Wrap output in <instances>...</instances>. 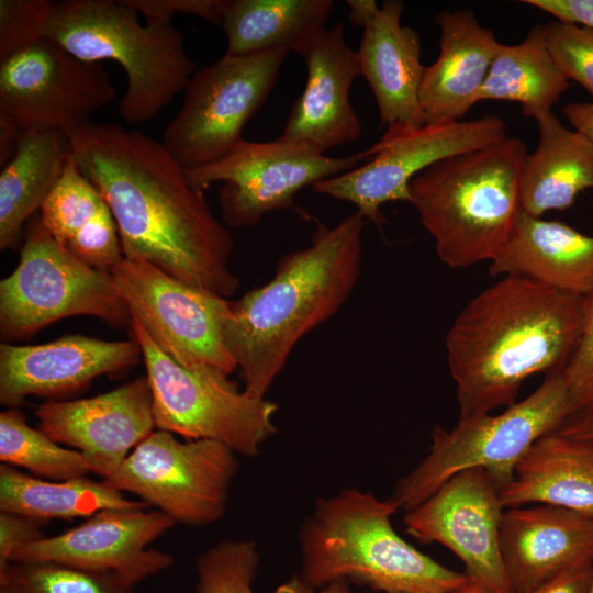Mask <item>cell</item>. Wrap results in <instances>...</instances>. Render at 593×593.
<instances>
[{"instance_id": "d6a6232c", "label": "cell", "mask_w": 593, "mask_h": 593, "mask_svg": "<svg viewBox=\"0 0 593 593\" xmlns=\"http://www.w3.org/2000/svg\"><path fill=\"white\" fill-rule=\"evenodd\" d=\"M124 577L109 571L38 561L0 569V593H136Z\"/></svg>"}, {"instance_id": "4316f807", "label": "cell", "mask_w": 593, "mask_h": 593, "mask_svg": "<svg viewBox=\"0 0 593 593\" xmlns=\"http://www.w3.org/2000/svg\"><path fill=\"white\" fill-rule=\"evenodd\" d=\"M535 120L539 142L525 159L522 211L540 217L570 208L580 192L593 190V142L566 127L552 111Z\"/></svg>"}, {"instance_id": "d6986e66", "label": "cell", "mask_w": 593, "mask_h": 593, "mask_svg": "<svg viewBox=\"0 0 593 593\" xmlns=\"http://www.w3.org/2000/svg\"><path fill=\"white\" fill-rule=\"evenodd\" d=\"M142 351L128 340L67 335L41 345L0 344V403L9 407L27 396H57L87 385L94 378L133 367Z\"/></svg>"}, {"instance_id": "f1b7e54d", "label": "cell", "mask_w": 593, "mask_h": 593, "mask_svg": "<svg viewBox=\"0 0 593 593\" xmlns=\"http://www.w3.org/2000/svg\"><path fill=\"white\" fill-rule=\"evenodd\" d=\"M72 153L59 130L25 132L0 172V249L15 247L24 223L42 208Z\"/></svg>"}, {"instance_id": "6da1fadb", "label": "cell", "mask_w": 593, "mask_h": 593, "mask_svg": "<svg viewBox=\"0 0 593 593\" xmlns=\"http://www.w3.org/2000/svg\"><path fill=\"white\" fill-rule=\"evenodd\" d=\"M66 134L80 171L113 214L125 258L225 299L236 292L233 236L163 143L91 121Z\"/></svg>"}, {"instance_id": "9a60e30c", "label": "cell", "mask_w": 593, "mask_h": 593, "mask_svg": "<svg viewBox=\"0 0 593 593\" xmlns=\"http://www.w3.org/2000/svg\"><path fill=\"white\" fill-rule=\"evenodd\" d=\"M506 124L497 115L425 124L391 137H381L362 152L368 163L328 178L312 189L353 203L366 220L379 227L387 202H410L414 177L445 158L479 149L505 138Z\"/></svg>"}, {"instance_id": "ee69618b", "label": "cell", "mask_w": 593, "mask_h": 593, "mask_svg": "<svg viewBox=\"0 0 593 593\" xmlns=\"http://www.w3.org/2000/svg\"><path fill=\"white\" fill-rule=\"evenodd\" d=\"M557 433L593 443V411L572 414Z\"/></svg>"}, {"instance_id": "7dc6e473", "label": "cell", "mask_w": 593, "mask_h": 593, "mask_svg": "<svg viewBox=\"0 0 593 593\" xmlns=\"http://www.w3.org/2000/svg\"><path fill=\"white\" fill-rule=\"evenodd\" d=\"M449 593H496L468 577V580L459 588Z\"/></svg>"}, {"instance_id": "f6af8a7d", "label": "cell", "mask_w": 593, "mask_h": 593, "mask_svg": "<svg viewBox=\"0 0 593 593\" xmlns=\"http://www.w3.org/2000/svg\"><path fill=\"white\" fill-rule=\"evenodd\" d=\"M275 593H353L346 582H333L320 591L306 584L299 574L293 575L289 581L279 585Z\"/></svg>"}, {"instance_id": "3957f363", "label": "cell", "mask_w": 593, "mask_h": 593, "mask_svg": "<svg viewBox=\"0 0 593 593\" xmlns=\"http://www.w3.org/2000/svg\"><path fill=\"white\" fill-rule=\"evenodd\" d=\"M365 222L356 210L333 227L317 224L310 245L283 255L268 283L232 302L224 338L246 394L264 399L300 338L349 298L360 275Z\"/></svg>"}, {"instance_id": "7a4b0ae2", "label": "cell", "mask_w": 593, "mask_h": 593, "mask_svg": "<svg viewBox=\"0 0 593 593\" xmlns=\"http://www.w3.org/2000/svg\"><path fill=\"white\" fill-rule=\"evenodd\" d=\"M585 299L521 276L472 298L445 337L459 417L511 406L526 379L562 371L582 334Z\"/></svg>"}, {"instance_id": "8fae6325", "label": "cell", "mask_w": 593, "mask_h": 593, "mask_svg": "<svg viewBox=\"0 0 593 593\" xmlns=\"http://www.w3.org/2000/svg\"><path fill=\"white\" fill-rule=\"evenodd\" d=\"M110 272L131 318L167 356L191 370L228 376L237 369L224 338L232 302L145 260L123 257Z\"/></svg>"}, {"instance_id": "8d00e7d4", "label": "cell", "mask_w": 593, "mask_h": 593, "mask_svg": "<svg viewBox=\"0 0 593 593\" xmlns=\"http://www.w3.org/2000/svg\"><path fill=\"white\" fill-rule=\"evenodd\" d=\"M560 372L568 387L572 414L593 411V294L585 299L579 344Z\"/></svg>"}, {"instance_id": "5bb4252c", "label": "cell", "mask_w": 593, "mask_h": 593, "mask_svg": "<svg viewBox=\"0 0 593 593\" xmlns=\"http://www.w3.org/2000/svg\"><path fill=\"white\" fill-rule=\"evenodd\" d=\"M115 97L100 63L79 59L47 37L0 58V113L24 133H67Z\"/></svg>"}, {"instance_id": "484cf974", "label": "cell", "mask_w": 593, "mask_h": 593, "mask_svg": "<svg viewBox=\"0 0 593 593\" xmlns=\"http://www.w3.org/2000/svg\"><path fill=\"white\" fill-rule=\"evenodd\" d=\"M38 216L48 233L83 262L108 269L121 259L113 214L98 188L80 171L72 153Z\"/></svg>"}, {"instance_id": "8992f818", "label": "cell", "mask_w": 593, "mask_h": 593, "mask_svg": "<svg viewBox=\"0 0 593 593\" xmlns=\"http://www.w3.org/2000/svg\"><path fill=\"white\" fill-rule=\"evenodd\" d=\"M45 37L79 59L123 67L127 85L119 112L128 124L154 118L198 70L172 22L142 25L125 0L54 2Z\"/></svg>"}, {"instance_id": "4fadbf2b", "label": "cell", "mask_w": 593, "mask_h": 593, "mask_svg": "<svg viewBox=\"0 0 593 593\" xmlns=\"http://www.w3.org/2000/svg\"><path fill=\"white\" fill-rule=\"evenodd\" d=\"M363 159L362 153L326 156L280 137L271 142L243 139L225 157L186 170V175L200 191L223 182L219 190L222 219L225 225L240 228L257 224L269 212L292 208L300 190L349 171Z\"/></svg>"}, {"instance_id": "7c38bea8", "label": "cell", "mask_w": 593, "mask_h": 593, "mask_svg": "<svg viewBox=\"0 0 593 593\" xmlns=\"http://www.w3.org/2000/svg\"><path fill=\"white\" fill-rule=\"evenodd\" d=\"M237 468L235 451L225 444L180 441L172 433L157 429L104 481L137 495L175 523L203 526L223 516Z\"/></svg>"}, {"instance_id": "44dd1931", "label": "cell", "mask_w": 593, "mask_h": 593, "mask_svg": "<svg viewBox=\"0 0 593 593\" xmlns=\"http://www.w3.org/2000/svg\"><path fill=\"white\" fill-rule=\"evenodd\" d=\"M500 549L513 593H532L561 572L593 564V516L538 504L505 508Z\"/></svg>"}, {"instance_id": "7402d4cb", "label": "cell", "mask_w": 593, "mask_h": 593, "mask_svg": "<svg viewBox=\"0 0 593 593\" xmlns=\"http://www.w3.org/2000/svg\"><path fill=\"white\" fill-rule=\"evenodd\" d=\"M404 4L387 0L365 24L357 49L361 76L370 86L387 126L383 137L426 124L419 103L425 71L416 31L401 24Z\"/></svg>"}, {"instance_id": "ac0fdd59", "label": "cell", "mask_w": 593, "mask_h": 593, "mask_svg": "<svg viewBox=\"0 0 593 593\" xmlns=\"http://www.w3.org/2000/svg\"><path fill=\"white\" fill-rule=\"evenodd\" d=\"M35 415L38 429L80 451L90 471L104 480L156 429L147 377L92 398L48 401Z\"/></svg>"}, {"instance_id": "ab89813d", "label": "cell", "mask_w": 593, "mask_h": 593, "mask_svg": "<svg viewBox=\"0 0 593 593\" xmlns=\"http://www.w3.org/2000/svg\"><path fill=\"white\" fill-rule=\"evenodd\" d=\"M556 20L593 27V0H526Z\"/></svg>"}, {"instance_id": "d590c367", "label": "cell", "mask_w": 593, "mask_h": 593, "mask_svg": "<svg viewBox=\"0 0 593 593\" xmlns=\"http://www.w3.org/2000/svg\"><path fill=\"white\" fill-rule=\"evenodd\" d=\"M54 1H0V58L45 37Z\"/></svg>"}, {"instance_id": "1f68e13d", "label": "cell", "mask_w": 593, "mask_h": 593, "mask_svg": "<svg viewBox=\"0 0 593 593\" xmlns=\"http://www.w3.org/2000/svg\"><path fill=\"white\" fill-rule=\"evenodd\" d=\"M0 460L52 481L83 478L90 471L80 451L61 447L41 429L31 427L15 407L0 413Z\"/></svg>"}, {"instance_id": "bcb514c9", "label": "cell", "mask_w": 593, "mask_h": 593, "mask_svg": "<svg viewBox=\"0 0 593 593\" xmlns=\"http://www.w3.org/2000/svg\"><path fill=\"white\" fill-rule=\"evenodd\" d=\"M346 3L349 8V21L360 27H363L379 9L373 0H348Z\"/></svg>"}, {"instance_id": "30bf717a", "label": "cell", "mask_w": 593, "mask_h": 593, "mask_svg": "<svg viewBox=\"0 0 593 593\" xmlns=\"http://www.w3.org/2000/svg\"><path fill=\"white\" fill-rule=\"evenodd\" d=\"M289 52L227 55L197 70L163 145L186 170L220 160L244 138L242 131L273 90Z\"/></svg>"}, {"instance_id": "d4e9b609", "label": "cell", "mask_w": 593, "mask_h": 593, "mask_svg": "<svg viewBox=\"0 0 593 593\" xmlns=\"http://www.w3.org/2000/svg\"><path fill=\"white\" fill-rule=\"evenodd\" d=\"M500 495L504 508L533 503L593 516V443L557 432L540 437Z\"/></svg>"}, {"instance_id": "836d02e7", "label": "cell", "mask_w": 593, "mask_h": 593, "mask_svg": "<svg viewBox=\"0 0 593 593\" xmlns=\"http://www.w3.org/2000/svg\"><path fill=\"white\" fill-rule=\"evenodd\" d=\"M258 564L254 541L223 540L197 559V593H255L253 581Z\"/></svg>"}, {"instance_id": "52a82bcc", "label": "cell", "mask_w": 593, "mask_h": 593, "mask_svg": "<svg viewBox=\"0 0 593 593\" xmlns=\"http://www.w3.org/2000/svg\"><path fill=\"white\" fill-rule=\"evenodd\" d=\"M571 415L568 387L557 372L500 414L459 417L449 430L436 426L428 455L398 482L392 500L411 511L451 477L475 468L485 470L502 490L529 447Z\"/></svg>"}, {"instance_id": "4dcf8cb0", "label": "cell", "mask_w": 593, "mask_h": 593, "mask_svg": "<svg viewBox=\"0 0 593 593\" xmlns=\"http://www.w3.org/2000/svg\"><path fill=\"white\" fill-rule=\"evenodd\" d=\"M568 88L548 51L542 25H535L521 43L502 45L475 101L517 102L526 116L535 119L550 112Z\"/></svg>"}, {"instance_id": "cb8c5ba5", "label": "cell", "mask_w": 593, "mask_h": 593, "mask_svg": "<svg viewBox=\"0 0 593 593\" xmlns=\"http://www.w3.org/2000/svg\"><path fill=\"white\" fill-rule=\"evenodd\" d=\"M492 276H521L557 291L588 298L593 294V236L559 221L521 212Z\"/></svg>"}, {"instance_id": "ffe728a7", "label": "cell", "mask_w": 593, "mask_h": 593, "mask_svg": "<svg viewBox=\"0 0 593 593\" xmlns=\"http://www.w3.org/2000/svg\"><path fill=\"white\" fill-rule=\"evenodd\" d=\"M301 56L307 72L305 87L280 138L322 154L359 139L362 126L349 92L361 71L357 49L345 41L344 24L323 29Z\"/></svg>"}, {"instance_id": "b9f144b4", "label": "cell", "mask_w": 593, "mask_h": 593, "mask_svg": "<svg viewBox=\"0 0 593 593\" xmlns=\"http://www.w3.org/2000/svg\"><path fill=\"white\" fill-rule=\"evenodd\" d=\"M562 112L575 131L593 142V101L568 103Z\"/></svg>"}, {"instance_id": "9c48e42d", "label": "cell", "mask_w": 593, "mask_h": 593, "mask_svg": "<svg viewBox=\"0 0 593 593\" xmlns=\"http://www.w3.org/2000/svg\"><path fill=\"white\" fill-rule=\"evenodd\" d=\"M153 398L156 429L186 439H211L251 457L276 433L278 405L238 391L228 376L191 370L161 351L139 323L131 318Z\"/></svg>"}, {"instance_id": "c3c4849f", "label": "cell", "mask_w": 593, "mask_h": 593, "mask_svg": "<svg viewBox=\"0 0 593 593\" xmlns=\"http://www.w3.org/2000/svg\"><path fill=\"white\" fill-rule=\"evenodd\" d=\"M588 593H593V577Z\"/></svg>"}, {"instance_id": "7bdbcfd3", "label": "cell", "mask_w": 593, "mask_h": 593, "mask_svg": "<svg viewBox=\"0 0 593 593\" xmlns=\"http://www.w3.org/2000/svg\"><path fill=\"white\" fill-rule=\"evenodd\" d=\"M24 132L0 113V164L4 166L15 154Z\"/></svg>"}, {"instance_id": "60d3db41", "label": "cell", "mask_w": 593, "mask_h": 593, "mask_svg": "<svg viewBox=\"0 0 593 593\" xmlns=\"http://www.w3.org/2000/svg\"><path fill=\"white\" fill-rule=\"evenodd\" d=\"M593 577V564L572 567L532 593H588Z\"/></svg>"}, {"instance_id": "5b68a950", "label": "cell", "mask_w": 593, "mask_h": 593, "mask_svg": "<svg viewBox=\"0 0 593 593\" xmlns=\"http://www.w3.org/2000/svg\"><path fill=\"white\" fill-rule=\"evenodd\" d=\"M356 489L316 502L300 533L301 579L312 588L353 581L384 593H449L466 573L424 555L393 529L398 511Z\"/></svg>"}, {"instance_id": "74e56055", "label": "cell", "mask_w": 593, "mask_h": 593, "mask_svg": "<svg viewBox=\"0 0 593 593\" xmlns=\"http://www.w3.org/2000/svg\"><path fill=\"white\" fill-rule=\"evenodd\" d=\"M221 0H125L147 22H171L175 14H192L210 23H221Z\"/></svg>"}, {"instance_id": "603a6c76", "label": "cell", "mask_w": 593, "mask_h": 593, "mask_svg": "<svg viewBox=\"0 0 593 593\" xmlns=\"http://www.w3.org/2000/svg\"><path fill=\"white\" fill-rule=\"evenodd\" d=\"M439 55L425 67L419 103L426 124L460 121L477 103L490 67L502 47L493 31L470 10L437 14Z\"/></svg>"}, {"instance_id": "681fc988", "label": "cell", "mask_w": 593, "mask_h": 593, "mask_svg": "<svg viewBox=\"0 0 593 593\" xmlns=\"http://www.w3.org/2000/svg\"><path fill=\"white\" fill-rule=\"evenodd\" d=\"M393 593H401V592H393Z\"/></svg>"}, {"instance_id": "83f0119b", "label": "cell", "mask_w": 593, "mask_h": 593, "mask_svg": "<svg viewBox=\"0 0 593 593\" xmlns=\"http://www.w3.org/2000/svg\"><path fill=\"white\" fill-rule=\"evenodd\" d=\"M332 0H221L225 54L306 51L331 16Z\"/></svg>"}, {"instance_id": "f546056e", "label": "cell", "mask_w": 593, "mask_h": 593, "mask_svg": "<svg viewBox=\"0 0 593 593\" xmlns=\"http://www.w3.org/2000/svg\"><path fill=\"white\" fill-rule=\"evenodd\" d=\"M144 501H132L105 481L78 478L47 481L12 466H0V511L41 522L90 517L103 510L147 508Z\"/></svg>"}, {"instance_id": "f35d334b", "label": "cell", "mask_w": 593, "mask_h": 593, "mask_svg": "<svg viewBox=\"0 0 593 593\" xmlns=\"http://www.w3.org/2000/svg\"><path fill=\"white\" fill-rule=\"evenodd\" d=\"M43 522L15 514L0 513V569L5 567L20 548L44 538Z\"/></svg>"}, {"instance_id": "e575fe53", "label": "cell", "mask_w": 593, "mask_h": 593, "mask_svg": "<svg viewBox=\"0 0 593 593\" xmlns=\"http://www.w3.org/2000/svg\"><path fill=\"white\" fill-rule=\"evenodd\" d=\"M542 31L563 77L584 87L593 97V27L555 19L542 25Z\"/></svg>"}, {"instance_id": "2e32d148", "label": "cell", "mask_w": 593, "mask_h": 593, "mask_svg": "<svg viewBox=\"0 0 593 593\" xmlns=\"http://www.w3.org/2000/svg\"><path fill=\"white\" fill-rule=\"evenodd\" d=\"M500 488L481 468L462 471L404 516L406 532L456 555L465 573L496 593H513L500 549L504 506Z\"/></svg>"}, {"instance_id": "ba28073f", "label": "cell", "mask_w": 593, "mask_h": 593, "mask_svg": "<svg viewBox=\"0 0 593 593\" xmlns=\"http://www.w3.org/2000/svg\"><path fill=\"white\" fill-rule=\"evenodd\" d=\"M75 315L94 316L114 327L131 323L111 272L80 260L36 216L26 227L18 266L0 281L1 339H25Z\"/></svg>"}, {"instance_id": "e0dca14e", "label": "cell", "mask_w": 593, "mask_h": 593, "mask_svg": "<svg viewBox=\"0 0 593 593\" xmlns=\"http://www.w3.org/2000/svg\"><path fill=\"white\" fill-rule=\"evenodd\" d=\"M175 524L158 510H103L77 527L20 548L10 562H58L114 572L137 584L172 564L169 553L148 545Z\"/></svg>"}, {"instance_id": "277c9868", "label": "cell", "mask_w": 593, "mask_h": 593, "mask_svg": "<svg viewBox=\"0 0 593 593\" xmlns=\"http://www.w3.org/2000/svg\"><path fill=\"white\" fill-rule=\"evenodd\" d=\"M527 149L506 136L434 164L412 179L410 202L441 262L463 268L494 260L522 212Z\"/></svg>"}]
</instances>
